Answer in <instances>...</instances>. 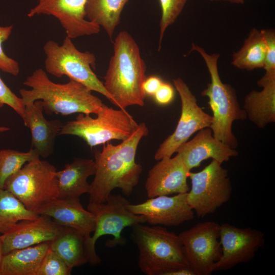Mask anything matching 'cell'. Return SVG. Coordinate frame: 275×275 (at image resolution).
I'll return each instance as SVG.
<instances>
[{
	"mask_svg": "<svg viewBox=\"0 0 275 275\" xmlns=\"http://www.w3.org/2000/svg\"><path fill=\"white\" fill-rule=\"evenodd\" d=\"M148 133L144 122L118 145L107 142L101 151L94 152L95 173L90 184V204L106 202L113 189L119 188L129 197L138 184L143 169L136 162L135 155L140 141Z\"/></svg>",
	"mask_w": 275,
	"mask_h": 275,
	"instance_id": "cell-1",
	"label": "cell"
},
{
	"mask_svg": "<svg viewBox=\"0 0 275 275\" xmlns=\"http://www.w3.org/2000/svg\"><path fill=\"white\" fill-rule=\"evenodd\" d=\"M113 43L114 54L104 77V87L113 104L119 108L143 106L146 98L143 85L146 78V65L139 47L126 31L120 32Z\"/></svg>",
	"mask_w": 275,
	"mask_h": 275,
	"instance_id": "cell-2",
	"label": "cell"
},
{
	"mask_svg": "<svg viewBox=\"0 0 275 275\" xmlns=\"http://www.w3.org/2000/svg\"><path fill=\"white\" fill-rule=\"evenodd\" d=\"M23 84L31 88L19 90L24 105L41 100L43 111L48 115H96L103 104L82 84L70 79L65 84L54 82L42 69L34 71Z\"/></svg>",
	"mask_w": 275,
	"mask_h": 275,
	"instance_id": "cell-3",
	"label": "cell"
},
{
	"mask_svg": "<svg viewBox=\"0 0 275 275\" xmlns=\"http://www.w3.org/2000/svg\"><path fill=\"white\" fill-rule=\"evenodd\" d=\"M131 238L139 250L138 265L147 275H169L189 267L179 236L160 226L136 224L131 227Z\"/></svg>",
	"mask_w": 275,
	"mask_h": 275,
	"instance_id": "cell-4",
	"label": "cell"
},
{
	"mask_svg": "<svg viewBox=\"0 0 275 275\" xmlns=\"http://www.w3.org/2000/svg\"><path fill=\"white\" fill-rule=\"evenodd\" d=\"M191 50L196 51L202 57L208 70L210 82L202 91L201 95L208 98V103L212 112L210 125L213 136L233 149L238 142L232 132L235 120H244L246 115L238 103L235 90L230 85L224 83L219 76L217 62L219 54H209L201 47L192 43Z\"/></svg>",
	"mask_w": 275,
	"mask_h": 275,
	"instance_id": "cell-5",
	"label": "cell"
},
{
	"mask_svg": "<svg viewBox=\"0 0 275 275\" xmlns=\"http://www.w3.org/2000/svg\"><path fill=\"white\" fill-rule=\"evenodd\" d=\"M45 54V68L47 72L57 77L66 76L78 82L92 91L97 92L113 104V100L105 90L103 84L93 71L96 58L89 51L79 50L66 36L61 45L49 40L43 46Z\"/></svg>",
	"mask_w": 275,
	"mask_h": 275,
	"instance_id": "cell-6",
	"label": "cell"
},
{
	"mask_svg": "<svg viewBox=\"0 0 275 275\" xmlns=\"http://www.w3.org/2000/svg\"><path fill=\"white\" fill-rule=\"evenodd\" d=\"M92 118L79 113L74 120L63 124L60 135H72L83 139L91 147L104 144L113 140L128 138L139 126L125 109H116L103 104Z\"/></svg>",
	"mask_w": 275,
	"mask_h": 275,
	"instance_id": "cell-7",
	"label": "cell"
},
{
	"mask_svg": "<svg viewBox=\"0 0 275 275\" xmlns=\"http://www.w3.org/2000/svg\"><path fill=\"white\" fill-rule=\"evenodd\" d=\"M56 167L39 157L25 163L5 181L3 189L14 195L29 210L36 213L58 198Z\"/></svg>",
	"mask_w": 275,
	"mask_h": 275,
	"instance_id": "cell-8",
	"label": "cell"
},
{
	"mask_svg": "<svg viewBox=\"0 0 275 275\" xmlns=\"http://www.w3.org/2000/svg\"><path fill=\"white\" fill-rule=\"evenodd\" d=\"M130 203L125 197L111 193L104 203H88L87 209L93 214L95 219L94 234L88 241L92 265H96L101 262L95 250V244L99 237L106 235L114 237L113 240L106 242L108 247L123 245L125 240L121 234L124 228L146 223L143 216L135 214L128 209L127 205Z\"/></svg>",
	"mask_w": 275,
	"mask_h": 275,
	"instance_id": "cell-9",
	"label": "cell"
},
{
	"mask_svg": "<svg viewBox=\"0 0 275 275\" xmlns=\"http://www.w3.org/2000/svg\"><path fill=\"white\" fill-rule=\"evenodd\" d=\"M187 202L198 217L214 213L230 199L232 187L227 170L212 159L198 172H189Z\"/></svg>",
	"mask_w": 275,
	"mask_h": 275,
	"instance_id": "cell-10",
	"label": "cell"
},
{
	"mask_svg": "<svg viewBox=\"0 0 275 275\" xmlns=\"http://www.w3.org/2000/svg\"><path fill=\"white\" fill-rule=\"evenodd\" d=\"M189 267L195 275H209L222 255L220 225L199 223L179 234Z\"/></svg>",
	"mask_w": 275,
	"mask_h": 275,
	"instance_id": "cell-11",
	"label": "cell"
},
{
	"mask_svg": "<svg viewBox=\"0 0 275 275\" xmlns=\"http://www.w3.org/2000/svg\"><path fill=\"white\" fill-rule=\"evenodd\" d=\"M173 83L181 99V115L174 132L156 150L154 157L157 161L163 157H171L191 135L203 128H210L212 122V117L198 105L196 96L183 79L178 77L173 80Z\"/></svg>",
	"mask_w": 275,
	"mask_h": 275,
	"instance_id": "cell-12",
	"label": "cell"
},
{
	"mask_svg": "<svg viewBox=\"0 0 275 275\" xmlns=\"http://www.w3.org/2000/svg\"><path fill=\"white\" fill-rule=\"evenodd\" d=\"M222 255L212 272L229 269L253 259L264 244V234L251 228H239L229 223L220 225Z\"/></svg>",
	"mask_w": 275,
	"mask_h": 275,
	"instance_id": "cell-13",
	"label": "cell"
},
{
	"mask_svg": "<svg viewBox=\"0 0 275 275\" xmlns=\"http://www.w3.org/2000/svg\"><path fill=\"white\" fill-rule=\"evenodd\" d=\"M37 4L30 9L27 16L51 15L56 18L65 29L67 36L75 39L98 34V25L86 17L87 0H37Z\"/></svg>",
	"mask_w": 275,
	"mask_h": 275,
	"instance_id": "cell-14",
	"label": "cell"
},
{
	"mask_svg": "<svg viewBox=\"0 0 275 275\" xmlns=\"http://www.w3.org/2000/svg\"><path fill=\"white\" fill-rule=\"evenodd\" d=\"M187 193L150 198L143 203H130L127 208L133 213L143 216L151 225L177 226L194 218Z\"/></svg>",
	"mask_w": 275,
	"mask_h": 275,
	"instance_id": "cell-15",
	"label": "cell"
},
{
	"mask_svg": "<svg viewBox=\"0 0 275 275\" xmlns=\"http://www.w3.org/2000/svg\"><path fill=\"white\" fill-rule=\"evenodd\" d=\"M174 157H163L149 170L145 187L149 198L187 193L190 171L178 153Z\"/></svg>",
	"mask_w": 275,
	"mask_h": 275,
	"instance_id": "cell-16",
	"label": "cell"
},
{
	"mask_svg": "<svg viewBox=\"0 0 275 275\" xmlns=\"http://www.w3.org/2000/svg\"><path fill=\"white\" fill-rule=\"evenodd\" d=\"M62 227L50 217L43 215H39L35 219L21 221L1 235L3 254L51 241L58 235Z\"/></svg>",
	"mask_w": 275,
	"mask_h": 275,
	"instance_id": "cell-17",
	"label": "cell"
},
{
	"mask_svg": "<svg viewBox=\"0 0 275 275\" xmlns=\"http://www.w3.org/2000/svg\"><path fill=\"white\" fill-rule=\"evenodd\" d=\"M176 152L181 155L190 171L206 159L212 158L222 164L238 154L235 149L215 138L209 127L200 130L191 140L179 146Z\"/></svg>",
	"mask_w": 275,
	"mask_h": 275,
	"instance_id": "cell-18",
	"label": "cell"
},
{
	"mask_svg": "<svg viewBox=\"0 0 275 275\" xmlns=\"http://www.w3.org/2000/svg\"><path fill=\"white\" fill-rule=\"evenodd\" d=\"M36 213L47 216L58 225L74 228L90 238L95 229L93 214L82 206L79 197L56 199L42 206Z\"/></svg>",
	"mask_w": 275,
	"mask_h": 275,
	"instance_id": "cell-19",
	"label": "cell"
},
{
	"mask_svg": "<svg viewBox=\"0 0 275 275\" xmlns=\"http://www.w3.org/2000/svg\"><path fill=\"white\" fill-rule=\"evenodd\" d=\"M43 111L41 100L25 105L23 122L31 131V148L39 156L46 158L53 152L56 139L60 135L63 124L58 119L46 120Z\"/></svg>",
	"mask_w": 275,
	"mask_h": 275,
	"instance_id": "cell-20",
	"label": "cell"
},
{
	"mask_svg": "<svg viewBox=\"0 0 275 275\" xmlns=\"http://www.w3.org/2000/svg\"><path fill=\"white\" fill-rule=\"evenodd\" d=\"M257 85L262 89L252 90L245 96L243 109L246 118L263 128L275 122V73H265Z\"/></svg>",
	"mask_w": 275,
	"mask_h": 275,
	"instance_id": "cell-21",
	"label": "cell"
},
{
	"mask_svg": "<svg viewBox=\"0 0 275 275\" xmlns=\"http://www.w3.org/2000/svg\"><path fill=\"white\" fill-rule=\"evenodd\" d=\"M95 163L92 159L76 157L65 165L64 169L56 172L59 193L57 199L76 198L89 194L90 184L88 177L95 173Z\"/></svg>",
	"mask_w": 275,
	"mask_h": 275,
	"instance_id": "cell-22",
	"label": "cell"
},
{
	"mask_svg": "<svg viewBox=\"0 0 275 275\" xmlns=\"http://www.w3.org/2000/svg\"><path fill=\"white\" fill-rule=\"evenodd\" d=\"M90 238L86 237L74 228L62 227L58 235L50 242V249L72 269L87 263L91 265V258L88 248V240Z\"/></svg>",
	"mask_w": 275,
	"mask_h": 275,
	"instance_id": "cell-23",
	"label": "cell"
},
{
	"mask_svg": "<svg viewBox=\"0 0 275 275\" xmlns=\"http://www.w3.org/2000/svg\"><path fill=\"white\" fill-rule=\"evenodd\" d=\"M50 242L15 250L4 255L0 275H37L50 248Z\"/></svg>",
	"mask_w": 275,
	"mask_h": 275,
	"instance_id": "cell-24",
	"label": "cell"
},
{
	"mask_svg": "<svg viewBox=\"0 0 275 275\" xmlns=\"http://www.w3.org/2000/svg\"><path fill=\"white\" fill-rule=\"evenodd\" d=\"M129 0H87L86 18L101 26L110 39L120 23L121 13Z\"/></svg>",
	"mask_w": 275,
	"mask_h": 275,
	"instance_id": "cell-25",
	"label": "cell"
},
{
	"mask_svg": "<svg viewBox=\"0 0 275 275\" xmlns=\"http://www.w3.org/2000/svg\"><path fill=\"white\" fill-rule=\"evenodd\" d=\"M266 48L262 31L253 28L240 49L232 54L231 64L236 68L248 71L263 68Z\"/></svg>",
	"mask_w": 275,
	"mask_h": 275,
	"instance_id": "cell-26",
	"label": "cell"
},
{
	"mask_svg": "<svg viewBox=\"0 0 275 275\" xmlns=\"http://www.w3.org/2000/svg\"><path fill=\"white\" fill-rule=\"evenodd\" d=\"M38 216L28 210L11 192L0 189V234L5 233L21 221L35 219Z\"/></svg>",
	"mask_w": 275,
	"mask_h": 275,
	"instance_id": "cell-27",
	"label": "cell"
},
{
	"mask_svg": "<svg viewBox=\"0 0 275 275\" xmlns=\"http://www.w3.org/2000/svg\"><path fill=\"white\" fill-rule=\"evenodd\" d=\"M40 157L33 148L28 152L13 149L0 150V189H3L5 181L19 170L25 163Z\"/></svg>",
	"mask_w": 275,
	"mask_h": 275,
	"instance_id": "cell-28",
	"label": "cell"
},
{
	"mask_svg": "<svg viewBox=\"0 0 275 275\" xmlns=\"http://www.w3.org/2000/svg\"><path fill=\"white\" fill-rule=\"evenodd\" d=\"M159 1L161 10V17L159 24L158 50L161 47V43L166 30L175 22L188 0Z\"/></svg>",
	"mask_w": 275,
	"mask_h": 275,
	"instance_id": "cell-29",
	"label": "cell"
},
{
	"mask_svg": "<svg viewBox=\"0 0 275 275\" xmlns=\"http://www.w3.org/2000/svg\"><path fill=\"white\" fill-rule=\"evenodd\" d=\"M72 268L50 248L46 254L37 275H70Z\"/></svg>",
	"mask_w": 275,
	"mask_h": 275,
	"instance_id": "cell-30",
	"label": "cell"
},
{
	"mask_svg": "<svg viewBox=\"0 0 275 275\" xmlns=\"http://www.w3.org/2000/svg\"><path fill=\"white\" fill-rule=\"evenodd\" d=\"M13 28L12 25L0 26V70L13 76H17L20 71L19 63L8 57L3 48V44L10 36Z\"/></svg>",
	"mask_w": 275,
	"mask_h": 275,
	"instance_id": "cell-31",
	"label": "cell"
},
{
	"mask_svg": "<svg viewBox=\"0 0 275 275\" xmlns=\"http://www.w3.org/2000/svg\"><path fill=\"white\" fill-rule=\"evenodd\" d=\"M4 105L11 107L23 120L25 105L22 98L13 93L0 77V108Z\"/></svg>",
	"mask_w": 275,
	"mask_h": 275,
	"instance_id": "cell-32",
	"label": "cell"
},
{
	"mask_svg": "<svg viewBox=\"0 0 275 275\" xmlns=\"http://www.w3.org/2000/svg\"><path fill=\"white\" fill-rule=\"evenodd\" d=\"M266 43V54L263 69L265 73L275 72V31L262 30Z\"/></svg>",
	"mask_w": 275,
	"mask_h": 275,
	"instance_id": "cell-33",
	"label": "cell"
},
{
	"mask_svg": "<svg viewBox=\"0 0 275 275\" xmlns=\"http://www.w3.org/2000/svg\"><path fill=\"white\" fill-rule=\"evenodd\" d=\"M154 95L157 103L161 105H166L173 100L174 97V90L171 85L162 82Z\"/></svg>",
	"mask_w": 275,
	"mask_h": 275,
	"instance_id": "cell-34",
	"label": "cell"
},
{
	"mask_svg": "<svg viewBox=\"0 0 275 275\" xmlns=\"http://www.w3.org/2000/svg\"><path fill=\"white\" fill-rule=\"evenodd\" d=\"M163 82L157 76H151L146 78L143 88L146 94L154 95Z\"/></svg>",
	"mask_w": 275,
	"mask_h": 275,
	"instance_id": "cell-35",
	"label": "cell"
},
{
	"mask_svg": "<svg viewBox=\"0 0 275 275\" xmlns=\"http://www.w3.org/2000/svg\"><path fill=\"white\" fill-rule=\"evenodd\" d=\"M3 256H4V254H3V243H2V241L1 239V236L0 235V269H1V263H2Z\"/></svg>",
	"mask_w": 275,
	"mask_h": 275,
	"instance_id": "cell-36",
	"label": "cell"
},
{
	"mask_svg": "<svg viewBox=\"0 0 275 275\" xmlns=\"http://www.w3.org/2000/svg\"><path fill=\"white\" fill-rule=\"evenodd\" d=\"M210 1L213 2V1H225V2H228L231 3H234V4H241V3L240 0H209Z\"/></svg>",
	"mask_w": 275,
	"mask_h": 275,
	"instance_id": "cell-37",
	"label": "cell"
},
{
	"mask_svg": "<svg viewBox=\"0 0 275 275\" xmlns=\"http://www.w3.org/2000/svg\"><path fill=\"white\" fill-rule=\"evenodd\" d=\"M10 130V129L9 127L0 126V132H5Z\"/></svg>",
	"mask_w": 275,
	"mask_h": 275,
	"instance_id": "cell-38",
	"label": "cell"
},
{
	"mask_svg": "<svg viewBox=\"0 0 275 275\" xmlns=\"http://www.w3.org/2000/svg\"><path fill=\"white\" fill-rule=\"evenodd\" d=\"M240 1L241 2V4H243L245 0H240Z\"/></svg>",
	"mask_w": 275,
	"mask_h": 275,
	"instance_id": "cell-39",
	"label": "cell"
}]
</instances>
